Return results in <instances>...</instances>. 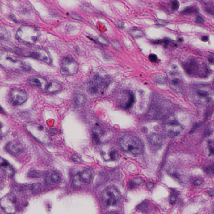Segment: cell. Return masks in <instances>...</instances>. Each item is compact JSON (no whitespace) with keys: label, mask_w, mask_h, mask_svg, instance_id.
Listing matches in <instances>:
<instances>
[{"label":"cell","mask_w":214,"mask_h":214,"mask_svg":"<svg viewBox=\"0 0 214 214\" xmlns=\"http://www.w3.org/2000/svg\"><path fill=\"white\" fill-rule=\"evenodd\" d=\"M190 93L191 101L198 104L205 106L212 102L213 93L209 86L195 85L191 88Z\"/></svg>","instance_id":"1"},{"label":"cell","mask_w":214,"mask_h":214,"mask_svg":"<svg viewBox=\"0 0 214 214\" xmlns=\"http://www.w3.org/2000/svg\"><path fill=\"white\" fill-rule=\"evenodd\" d=\"M0 65L9 70L18 71L26 69V65L21 59L9 52L0 51Z\"/></svg>","instance_id":"2"},{"label":"cell","mask_w":214,"mask_h":214,"mask_svg":"<svg viewBox=\"0 0 214 214\" xmlns=\"http://www.w3.org/2000/svg\"><path fill=\"white\" fill-rule=\"evenodd\" d=\"M184 68L188 74L197 77H204L209 73L208 69L204 61L195 57L186 61Z\"/></svg>","instance_id":"3"},{"label":"cell","mask_w":214,"mask_h":214,"mask_svg":"<svg viewBox=\"0 0 214 214\" xmlns=\"http://www.w3.org/2000/svg\"><path fill=\"white\" fill-rule=\"evenodd\" d=\"M120 145L124 151L134 155H139L143 152V146L137 137L125 136L120 138Z\"/></svg>","instance_id":"4"},{"label":"cell","mask_w":214,"mask_h":214,"mask_svg":"<svg viewBox=\"0 0 214 214\" xmlns=\"http://www.w3.org/2000/svg\"><path fill=\"white\" fill-rule=\"evenodd\" d=\"M16 36L20 42L28 44H33L37 41L38 32L35 27L26 25L21 26L18 29Z\"/></svg>","instance_id":"5"},{"label":"cell","mask_w":214,"mask_h":214,"mask_svg":"<svg viewBox=\"0 0 214 214\" xmlns=\"http://www.w3.org/2000/svg\"><path fill=\"white\" fill-rule=\"evenodd\" d=\"M121 199L120 191L113 186L108 187L103 191L102 200L105 207L115 206L119 203Z\"/></svg>","instance_id":"6"},{"label":"cell","mask_w":214,"mask_h":214,"mask_svg":"<svg viewBox=\"0 0 214 214\" xmlns=\"http://www.w3.org/2000/svg\"><path fill=\"white\" fill-rule=\"evenodd\" d=\"M78 69V65L73 58L67 57L61 61L60 71L63 75L71 76L75 74Z\"/></svg>","instance_id":"7"},{"label":"cell","mask_w":214,"mask_h":214,"mask_svg":"<svg viewBox=\"0 0 214 214\" xmlns=\"http://www.w3.org/2000/svg\"><path fill=\"white\" fill-rule=\"evenodd\" d=\"M165 132L170 137H174L180 134L183 130L178 121L174 118H170L166 120L164 124Z\"/></svg>","instance_id":"8"},{"label":"cell","mask_w":214,"mask_h":214,"mask_svg":"<svg viewBox=\"0 0 214 214\" xmlns=\"http://www.w3.org/2000/svg\"><path fill=\"white\" fill-rule=\"evenodd\" d=\"M9 100L14 106L22 105L27 101L28 95L25 91L20 89L12 90L9 94Z\"/></svg>","instance_id":"9"},{"label":"cell","mask_w":214,"mask_h":214,"mask_svg":"<svg viewBox=\"0 0 214 214\" xmlns=\"http://www.w3.org/2000/svg\"><path fill=\"white\" fill-rule=\"evenodd\" d=\"M93 175L92 170L89 168L85 169L74 176L73 183L78 186L81 185L83 183H88L91 180Z\"/></svg>","instance_id":"10"},{"label":"cell","mask_w":214,"mask_h":214,"mask_svg":"<svg viewBox=\"0 0 214 214\" xmlns=\"http://www.w3.org/2000/svg\"><path fill=\"white\" fill-rule=\"evenodd\" d=\"M27 56L38 59L46 63H49L51 62L49 54L43 49L36 48L31 49L27 52Z\"/></svg>","instance_id":"11"},{"label":"cell","mask_w":214,"mask_h":214,"mask_svg":"<svg viewBox=\"0 0 214 214\" xmlns=\"http://www.w3.org/2000/svg\"><path fill=\"white\" fill-rule=\"evenodd\" d=\"M28 81L29 83L31 86L38 87L43 90L47 89L48 82L46 79L40 77L33 76L29 78Z\"/></svg>","instance_id":"12"},{"label":"cell","mask_w":214,"mask_h":214,"mask_svg":"<svg viewBox=\"0 0 214 214\" xmlns=\"http://www.w3.org/2000/svg\"><path fill=\"white\" fill-rule=\"evenodd\" d=\"M134 101V96L131 92H127L124 93L121 98L120 103L124 108H130L133 105Z\"/></svg>","instance_id":"13"},{"label":"cell","mask_w":214,"mask_h":214,"mask_svg":"<svg viewBox=\"0 0 214 214\" xmlns=\"http://www.w3.org/2000/svg\"><path fill=\"white\" fill-rule=\"evenodd\" d=\"M103 156L105 160H115L118 158L119 153L116 150L111 149V147H103Z\"/></svg>","instance_id":"14"},{"label":"cell","mask_w":214,"mask_h":214,"mask_svg":"<svg viewBox=\"0 0 214 214\" xmlns=\"http://www.w3.org/2000/svg\"><path fill=\"white\" fill-rule=\"evenodd\" d=\"M2 204L3 209L7 212L11 213L15 210V204L14 201L9 197L4 198L2 201Z\"/></svg>","instance_id":"15"},{"label":"cell","mask_w":214,"mask_h":214,"mask_svg":"<svg viewBox=\"0 0 214 214\" xmlns=\"http://www.w3.org/2000/svg\"><path fill=\"white\" fill-rule=\"evenodd\" d=\"M0 169L10 176L12 175L15 172L10 164L6 160L2 158H0Z\"/></svg>","instance_id":"16"},{"label":"cell","mask_w":214,"mask_h":214,"mask_svg":"<svg viewBox=\"0 0 214 214\" xmlns=\"http://www.w3.org/2000/svg\"><path fill=\"white\" fill-rule=\"evenodd\" d=\"M59 174L55 171H51L47 174L46 177V181L48 184H55L60 181Z\"/></svg>","instance_id":"17"},{"label":"cell","mask_w":214,"mask_h":214,"mask_svg":"<svg viewBox=\"0 0 214 214\" xmlns=\"http://www.w3.org/2000/svg\"><path fill=\"white\" fill-rule=\"evenodd\" d=\"M61 85L59 83L52 82L48 84L47 90L50 93H55L59 91L61 89Z\"/></svg>","instance_id":"18"},{"label":"cell","mask_w":214,"mask_h":214,"mask_svg":"<svg viewBox=\"0 0 214 214\" xmlns=\"http://www.w3.org/2000/svg\"><path fill=\"white\" fill-rule=\"evenodd\" d=\"M162 141V138L158 135L153 134L150 136L149 137L150 143L154 146H160L161 144Z\"/></svg>","instance_id":"19"},{"label":"cell","mask_w":214,"mask_h":214,"mask_svg":"<svg viewBox=\"0 0 214 214\" xmlns=\"http://www.w3.org/2000/svg\"><path fill=\"white\" fill-rule=\"evenodd\" d=\"M181 80L179 78L176 77L174 75V77L171 78L170 79V84L171 86V87H173V88L175 89H177L181 87Z\"/></svg>","instance_id":"20"},{"label":"cell","mask_w":214,"mask_h":214,"mask_svg":"<svg viewBox=\"0 0 214 214\" xmlns=\"http://www.w3.org/2000/svg\"><path fill=\"white\" fill-rule=\"evenodd\" d=\"M179 194V192L175 190L171 192L170 198V202L171 204H175Z\"/></svg>","instance_id":"21"},{"label":"cell","mask_w":214,"mask_h":214,"mask_svg":"<svg viewBox=\"0 0 214 214\" xmlns=\"http://www.w3.org/2000/svg\"><path fill=\"white\" fill-rule=\"evenodd\" d=\"M142 181L140 178H134L133 180L130 182L129 185L130 187H134L136 186H138L141 184Z\"/></svg>","instance_id":"22"},{"label":"cell","mask_w":214,"mask_h":214,"mask_svg":"<svg viewBox=\"0 0 214 214\" xmlns=\"http://www.w3.org/2000/svg\"><path fill=\"white\" fill-rule=\"evenodd\" d=\"M130 33H131L132 36L135 37H140L144 36V33L141 31L139 30L133 29V30L131 31Z\"/></svg>","instance_id":"23"},{"label":"cell","mask_w":214,"mask_h":214,"mask_svg":"<svg viewBox=\"0 0 214 214\" xmlns=\"http://www.w3.org/2000/svg\"><path fill=\"white\" fill-rule=\"evenodd\" d=\"M179 7V3L177 0H174L172 2L171 8L174 10H178Z\"/></svg>","instance_id":"24"},{"label":"cell","mask_w":214,"mask_h":214,"mask_svg":"<svg viewBox=\"0 0 214 214\" xmlns=\"http://www.w3.org/2000/svg\"><path fill=\"white\" fill-rule=\"evenodd\" d=\"M71 16L72 18L74 19L80 21H82V18L81 17V16L78 15L77 14H75V13H72L71 15Z\"/></svg>","instance_id":"25"},{"label":"cell","mask_w":214,"mask_h":214,"mask_svg":"<svg viewBox=\"0 0 214 214\" xmlns=\"http://www.w3.org/2000/svg\"><path fill=\"white\" fill-rule=\"evenodd\" d=\"M149 58L150 61H151V62H157V59H158L157 57L156 56L155 54H150L149 57Z\"/></svg>","instance_id":"26"},{"label":"cell","mask_w":214,"mask_h":214,"mask_svg":"<svg viewBox=\"0 0 214 214\" xmlns=\"http://www.w3.org/2000/svg\"><path fill=\"white\" fill-rule=\"evenodd\" d=\"M84 100L85 98L83 97V96L82 95L78 96L77 98L76 99V100L77 101L78 104H80L82 103Z\"/></svg>","instance_id":"27"},{"label":"cell","mask_w":214,"mask_h":214,"mask_svg":"<svg viewBox=\"0 0 214 214\" xmlns=\"http://www.w3.org/2000/svg\"><path fill=\"white\" fill-rule=\"evenodd\" d=\"M195 10L192 8H188L184 10L183 13L184 14H190V13L195 12Z\"/></svg>","instance_id":"28"},{"label":"cell","mask_w":214,"mask_h":214,"mask_svg":"<svg viewBox=\"0 0 214 214\" xmlns=\"http://www.w3.org/2000/svg\"><path fill=\"white\" fill-rule=\"evenodd\" d=\"M196 23H202L204 22V19L201 16H198L196 18L195 20Z\"/></svg>","instance_id":"29"},{"label":"cell","mask_w":214,"mask_h":214,"mask_svg":"<svg viewBox=\"0 0 214 214\" xmlns=\"http://www.w3.org/2000/svg\"><path fill=\"white\" fill-rule=\"evenodd\" d=\"M72 159L74 161L76 162H80V158L78 156L76 155H73L72 157Z\"/></svg>","instance_id":"30"},{"label":"cell","mask_w":214,"mask_h":214,"mask_svg":"<svg viewBox=\"0 0 214 214\" xmlns=\"http://www.w3.org/2000/svg\"><path fill=\"white\" fill-rule=\"evenodd\" d=\"M209 149H210V154H213L214 153V145L213 143H210V146H209Z\"/></svg>","instance_id":"31"},{"label":"cell","mask_w":214,"mask_h":214,"mask_svg":"<svg viewBox=\"0 0 214 214\" xmlns=\"http://www.w3.org/2000/svg\"><path fill=\"white\" fill-rule=\"evenodd\" d=\"M202 183H203V182L201 179H198L195 180L193 184L195 185H199L202 184Z\"/></svg>","instance_id":"32"},{"label":"cell","mask_w":214,"mask_h":214,"mask_svg":"<svg viewBox=\"0 0 214 214\" xmlns=\"http://www.w3.org/2000/svg\"><path fill=\"white\" fill-rule=\"evenodd\" d=\"M153 185H154V184L153 183L149 182L147 184V187L149 189H151L153 187Z\"/></svg>","instance_id":"33"},{"label":"cell","mask_w":214,"mask_h":214,"mask_svg":"<svg viewBox=\"0 0 214 214\" xmlns=\"http://www.w3.org/2000/svg\"><path fill=\"white\" fill-rule=\"evenodd\" d=\"M202 40L203 41H207L208 40V36H203L202 38Z\"/></svg>","instance_id":"34"}]
</instances>
